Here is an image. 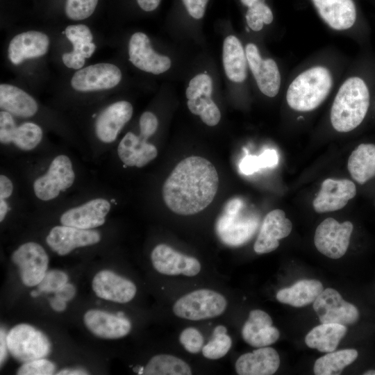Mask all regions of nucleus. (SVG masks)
I'll return each instance as SVG.
<instances>
[{
	"instance_id": "f257e3e1",
	"label": "nucleus",
	"mask_w": 375,
	"mask_h": 375,
	"mask_svg": "<svg viewBox=\"0 0 375 375\" xmlns=\"http://www.w3.org/2000/svg\"><path fill=\"white\" fill-rule=\"evenodd\" d=\"M218 186L215 166L204 158L190 156L179 162L165 181L162 197L172 212L191 215L211 203Z\"/></svg>"
},
{
	"instance_id": "f03ea898",
	"label": "nucleus",
	"mask_w": 375,
	"mask_h": 375,
	"mask_svg": "<svg viewBox=\"0 0 375 375\" xmlns=\"http://www.w3.org/2000/svg\"><path fill=\"white\" fill-rule=\"evenodd\" d=\"M370 102L368 87L359 76L346 78L340 85L333 101L330 120L340 133L353 131L365 119Z\"/></svg>"
},
{
	"instance_id": "7ed1b4c3",
	"label": "nucleus",
	"mask_w": 375,
	"mask_h": 375,
	"mask_svg": "<svg viewBox=\"0 0 375 375\" xmlns=\"http://www.w3.org/2000/svg\"><path fill=\"white\" fill-rule=\"evenodd\" d=\"M334 84L331 70L324 65H312L290 83L286 101L292 110L306 112L318 108L328 97Z\"/></svg>"
},
{
	"instance_id": "20e7f679",
	"label": "nucleus",
	"mask_w": 375,
	"mask_h": 375,
	"mask_svg": "<svg viewBox=\"0 0 375 375\" xmlns=\"http://www.w3.org/2000/svg\"><path fill=\"white\" fill-rule=\"evenodd\" d=\"M244 203L239 198L229 200L218 217L215 229L220 240L231 246H240L249 240L256 233L259 218L244 212Z\"/></svg>"
},
{
	"instance_id": "39448f33",
	"label": "nucleus",
	"mask_w": 375,
	"mask_h": 375,
	"mask_svg": "<svg viewBox=\"0 0 375 375\" xmlns=\"http://www.w3.org/2000/svg\"><path fill=\"white\" fill-rule=\"evenodd\" d=\"M226 307L227 301L222 294L209 289H200L179 298L172 310L180 318L198 321L218 317L224 312Z\"/></svg>"
},
{
	"instance_id": "423d86ee",
	"label": "nucleus",
	"mask_w": 375,
	"mask_h": 375,
	"mask_svg": "<svg viewBox=\"0 0 375 375\" xmlns=\"http://www.w3.org/2000/svg\"><path fill=\"white\" fill-rule=\"evenodd\" d=\"M6 340L8 352L23 363L45 358L51 351L46 335L28 324L13 326L7 333Z\"/></svg>"
},
{
	"instance_id": "0eeeda50",
	"label": "nucleus",
	"mask_w": 375,
	"mask_h": 375,
	"mask_svg": "<svg viewBox=\"0 0 375 375\" xmlns=\"http://www.w3.org/2000/svg\"><path fill=\"white\" fill-rule=\"evenodd\" d=\"M74 179L75 174L71 160L65 155H59L51 161L47 172L35 181V194L42 201L52 200L60 192L69 189Z\"/></svg>"
},
{
	"instance_id": "6e6552de",
	"label": "nucleus",
	"mask_w": 375,
	"mask_h": 375,
	"mask_svg": "<svg viewBox=\"0 0 375 375\" xmlns=\"http://www.w3.org/2000/svg\"><path fill=\"white\" fill-rule=\"evenodd\" d=\"M353 229L351 222L340 224L333 218H326L316 228L315 245L326 256L338 259L347 251Z\"/></svg>"
},
{
	"instance_id": "1a4fd4ad",
	"label": "nucleus",
	"mask_w": 375,
	"mask_h": 375,
	"mask_svg": "<svg viewBox=\"0 0 375 375\" xmlns=\"http://www.w3.org/2000/svg\"><path fill=\"white\" fill-rule=\"evenodd\" d=\"M12 262L18 267L24 285H38L47 272L49 257L38 243L28 242L19 246L12 255Z\"/></svg>"
},
{
	"instance_id": "9d476101",
	"label": "nucleus",
	"mask_w": 375,
	"mask_h": 375,
	"mask_svg": "<svg viewBox=\"0 0 375 375\" xmlns=\"http://www.w3.org/2000/svg\"><path fill=\"white\" fill-rule=\"evenodd\" d=\"M313 308L321 323L347 326L355 324L360 317L358 308L333 288L324 289L313 302Z\"/></svg>"
},
{
	"instance_id": "9b49d317",
	"label": "nucleus",
	"mask_w": 375,
	"mask_h": 375,
	"mask_svg": "<svg viewBox=\"0 0 375 375\" xmlns=\"http://www.w3.org/2000/svg\"><path fill=\"white\" fill-rule=\"evenodd\" d=\"M245 53L248 67L260 91L269 97L276 96L281 85V75L276 62L272 58H262L253 43L247 44Z\"/></svg>"
},
{
	"instance_id": "f8f14e48",
	"label": "nucleus",
	"mask_w": 375,
	"mask_h": 375,
	"mask_svg": "<svg viewBox=\"0 0 375 375\" xmlns=\"http://www.w3.org/2000/svg\"><path fill=\"white\" fill-rule=\"evenodd\" d=\"M151 260L158 272L168 276L182 274L192 277L197 275L201 268L197 258L179 253L165 244H158L153 248Z\"/></svg>"
},
{
	"instance_id": "ddd939ff",
	"label": "nucleus",
	"mask_w": 375,
	"mask_h": 375,
	"mask_svg": "<svg viewBox=\"0 0 375 375\" xmlns=\"http://www.w3.org/2000/svg\"><path fill=\"white\" fill-rule=\"evenodd\" d=\"M122 79L120 69L110 63H98L78 69L71 80L78 91L106 90L116 86Z\"/></svg>"
},
{
	"instance_id": "4468645a",
	"label": "nucleus",
	"mask_w": 375,
	"mask_h": 375,
	"mask_svg": "<svg viewBox=\"0 0 375 375\" xmlns=\"http://www.w3.org/2000/svg\"><path fill=\"white\" fill-rule=\"evenodd\" d=\"M100 240L97 231L65 225L53 227L46 238L48 246L60 256H65L78 247L97 244Z\"/></svg>"
},
{
	"instance_id": "2eb2a0df",
	"label": "nucleus",
	"mask_w": 375,
	"mask_h": 375,
	"mask_svg": "<svg viewBox=\"0 0 375 375\" xmlns=\"http://www.w3.org/2000/svg\"><path fill=\"white\" fill-rule=\"evenodd\" d=\"M128 54L130 61L136 67L153 74H162L171 67L169 58L155 52L148 36L141 32H137L131 36Z\"/></svg>"
},
{
	"instance_id": "dca6fc26",
	"label": "nucleus",
	"mask_w": 375,
	"mask_h": 375,
	"mask_svg": "<svg viewBox=\"0 0 375 375\" xmlns=\"http://www.w3.org/2000/svg\"><path fill=\"white\" fill-rule=\"evenodd\" d=\"M92 288L98 297L119 303L131 301L137 292L132 281L107 269L95 274Z\"/></svg>"
},
{
	"instance_id": "f3484780",
	"label": "nucleus",
	"mask_w": 375,
	"mask_h": 375,
	"mask_svg": "<svg viewBox=\"0 0 375 375\" xmlns=\"http://www.w3.org/2000/svg\"><path fill=\"white\" fill-rule=\"evenodd\" d=\"M292 224L281 209L268 212L261 225L258 235L253 245L254 251L258 254L274 251L279 246V240L288 236Z\"/></svg>"
},
{
	"instance_id": "a211bd4d",
	"label": "nucleus",
	"mask_w": 375,
	"mask_h": 375,
	"mask_svg": "<svg viewBox=\"0 0 375 375\" xmlns=\"http://www.w3.org/2000/svg\"><path fill=\"white\" fill-rule=\"evenodd\" d=\"M317 15L331 29L343 31L353 26L357 9L353 0H310Z\"/></svg>"
},
{
	"instance_id": "6ab92c4d",
	"label": "nucleus",
	"mask_w": 375,
	"mask_h": 375,
	"mask_svg": "<svg viewBox=\"0 0 375 375\" xmlns=\"http://www.w3.org/2000/svg\"><path fill=\"white\" fill-rule=\"evenodd\" d=\"M110 209V203L105 199L98 198L70 208L60 217L62 225L81 229H93L102 226Z\"/></svg>"
},
{
	"instance_id": "aec40b11",
	"label": "nucleus",
	"mask_w": 375,
	"mask_h": 375,
	"mask_svg": "<svg viewBox=\"0 0 375 375\" xmlns=\"http://www.w3.org/2000/svg\"><path fill=\"white\" fill-rule=\"evenodd\" d=\"M356 194V185L351 181L327 178L323 181L320 191L313 200V208L319 213L340 210Z\"/></svg>"
},
{
	"instance_id": "412c9836",
	"label": "nucleus",
	"mask_w": 375,
	"mask_h": 375,
	"mask_svg": "<svg viewBox=\"0 0 375 375\" xmlns=\"http://www.w3.org/2000/svg\"><path fill=\"white\" fill-rule=\"evenodd\" d=\"M86 328L94 335L104 339H118L127 335L131 330V322L124 315L92 309L83 317Z\"/></svg>"
},
{
	"instance_id": "4be33fe9",
	"label": "nucleus",
	"mask_w": 375,
	"mask_h": 375,
	"mask_svg": "<svg viewBox=\"0 0 375 375\" xmlns=\"http://www.w3.org/2000/svg\"><path fill=\"white\" fill-rule=\"evenodd\" d=\"M133 115L132 105L126 101L112 103L98 116L95 132L99 140L105 143L115 141Z\"/></svg>"
},
{
	"instance_id": "5701e85b",
	"label": "nucleus",
	"mask_w": 375,
	"mask_h": 375,
	"mask_svg": "<svg viewBox=\"0 0 375 375\" xmlns=\"http://www.w3.org/2000/svg\"><path fill=\"white\" fill-rule=\"evenodd\" d=\"M243 340L253 347H267L279 338L278 330L272 326L271 317L262 310H253L242 328Z\"/></svg>"
},
{
	"instance_id": "b1692460",
	"label": "nucleus",
	"mask_w": 375,
	"mask_h": 375,
	"mask_svg": "<svg viewBox=\"0 0 375 375\" xmlns=\"http://www.w3.org/2000/svg\"><path fill=\"white\" fill-rule=\"evenodd\" d=\"M280 365L277 351L268 347H260L251 353L241 355L235 362L239 375H272Z\"/></svg>"
},
{
	"instance_id": "393cba45",
	"label": "nucleus",
	"mask_w": 375,
	"mask_h": 375,
	"mask_svg": "<svg viewBox=\"0 0 375 375\" xmlns=\"http://www.w3.org/2000/svg\"><path fill=\"white\" fill-rule=\"evenodd\" d=\"M49 44L48 36L40 31H29L15 35L8 47V58L15 65L28 58L44 55Z\"/></svg>"
},
{
	"instance_id": "a878e982",
	"label": "nucleus",
	"mask_w": 375,
	"mask_h": 375,
	"mask_svg": "<svg viewBox=\"0 0 375 375\" xmlns=\"http://www.w3.org/2000/svg\"><path fill=\"white\" fill-rule=\"evenodd\" d=\"M142 135L127 133L120 141L117 153L122 162L129 167H142L156 158V147Z\"/></svg>"
},
{
	"instance_id": "bb28decb",
	"label": "nucleus",
	"mask_w": 375,
	"mask_h": 375,
	"mask_svg": "<svg viewBox=\"0 0 375 375\" xmlns=\"http://www.w3.org/2000/svg\"><path fill=\"white\" fill-rule=\"evenodd\" d=\"M222 58L228 79L235 83H242L247 78L248 62L245 50L235 36L229 35L225 38Z\"/></svg>"
},
{
	"instance_id": "cd10ccee",
	"label": "nucleus",
	"mask_w": 375,
	"mask_h": 375,
	"mask_svg": "<svg viewBox=\"0 0 375 375\" xmlns=\"http://www.w3.org/2000/svg\"><path fill=\"white\" fill-rule=\"evenodd\" d=\"M0 107L12 115L31 117L38 111L35 99L20 88L9 84L0 85Z\"/></svg>"
},
{
	"instance_id": "c85d7f7f",
	"label": "nucleus",
	"mask_w": 375,
	"mask_h": 375,
	"mask_svg": "<svg viewBox=\"0 0 375 375\" xmlns=\"http://www.w3.org/2000/svg\"><path fill=\"white\" fill-rule=\"evenodd\" d=\"M324 290L322 283L315 279H303L289 288L280 290L276 299L294 307H303L313 303Z\"/></svg>"
},
{
	"instance_id": "c756f323",
	"label": "nucleus",
	"mask_w": 375,
	"mask_h": 375,
	"mask_svg": "<svg viewBox=\"0 0 375 375\" xmlns=\"http://www.w3.org/2000/svg\"><path fill=\"white\" fill-rule=\"evenodd\" d=\"M347 331V328L344 325L322 323L306 335L305 342L310 348L329 353L336 349Z\"/></svg>"
},
{
	"instance_id": "7c9ffc66",
	"label": "nucleus",
	"mask_w": 375,
	"mask_h": 375,
	"mask_svg": "<svg viewBox=\"0 0 375 375\" xmlns=\"http://www.w3.org/2000/svg\"><path fill=\"white\" fill-rule=\"evenodd\" d=\"M348 169L352 178L364 184L375 176V144H360L351 153Z\"/></svg>"
},
{
	"instance_id": "2f4dec72",
	"label": "nucleus",
	"mask_w": 375,
	"mask_h": 375,
	"mask_svg": "<svg viewBox=\"0 0 375 375\" xmlns=\"http://www.w3.org/2000/svg\"><path fill=\"white\" fill-rule=\"evenodd\" d=\"M358 356V351L353 349L329 352L315 361L314 373L316 375L340 374L344 368L353 362Z\"/></svg>"
},
{
	"instance_id": "473e14b6",
	"label": "nucleus",
	"mask_w": 375,
	"mask_h": 375,
	"mask_svg": "<svg viewBox=\"0 0 375 375\" xmlns=\"http://www.w3.org/2000/svg\"><path fill=\"white\" fill-rule=\"evenodd\" d=\"M145 375H191L190 365L172 355L159 354L153 356L142 369Z\"/></svg>"
},
{
	"instance_id": "72a5a7b5",
	"label": "nucleus",
	"mask_w": 375,
	"mask_h": 375,
	"mask_svg": "<svg viewBox=\"0 0 375 375\" xmlns=\"http://www.w3.org/2000/svg\"><path fill=\"white\" fill-rule=\"evenodd\" d=\"M42 138L41 128L34 123L26 122L15 128L10 143H13L22 150L31 151L40 144Z\"/></svg>"
},
{
	"instance_id": "f704fd0d",
	"label": "nucleus",
	"mask_w": 375,
	"mask_h": 375,
	"mask_svg": "<svg viewBox=\"0 0 375 375\" xmlns=\"http://www.w3.org/2000/svg\"><path fill=\"white\" fill-rule=\"evenodd\" d=\"M187 105L190 112L199 115L202 122L208 126H215L220 121L221 112L211 96L202 95L188 99Z\"/></svg>"
},
{
	"instance_id": "c9c22d12",
	"label": "nucleus",
	"mask_w": 375,
	"mask_h": 375,
	"mask_svg": "<svg viewBox=\"0 0 375 375\" xmlns=\"http://www.w3.org/2000/svg\"><path fill=\"white\" fill-rule=\"evenodd\" d=\"M278 163V156L275 149H268L259 156L247 153L239 165L240 172L244 175H251L260 169L273 168Z\"/></svg>"
},
{
	"instance_id": "e433bc0d",
	"label": "nucleus",
	"mask_w": 375,
	"mask_h": 375,
	"mask_svg": "<svg viewBox=\"0 0 375 375\" xmlns=\"http://www.w3.org/2000/svg\"><path fill=\"white\" fill-rule=\"evenodd\" d=\"M245 17L248 26L254 31H260L274 19L271 8L261 0L248 8Z\"/></svg>"
},
{
	"instance_id": "4c0bfd02",
	"label": "nucleus",
	"mask_w": 375,
	"mask_h": 375,
	"mask_svg": "<svg viewBox=\"0 0 375 375\" xmlns=\"http://www.w3.org/2000/svg\"><path fill=\"white\" fill-rule=\"evenodd\" d=\"M231 345V338L226 333H213L212 340L202 348V353L208 359L217 360L226 356Z\"/></svg>"
},
{
	"instance_id": "58836bf2",
	"label": "nucleus",
	"mask_w": 375,
	"mask_h": 375,
	"mask_svg": "<svg viewBox=\"0 0 375 375\" xmlns=\"http://www.w3.org/2000/svg\"><path fill=\"white\" fill-rule=\"evenodd\" d=\"M98 0H67L65 13L73 20H82L94 12Z\"/></svg>"
},
{
	"instance_id": "ea45409f",
	"label": "nucleus",
	"mask_w": 375,
	"mask_h": 375,
	"mask_svg": "<svg viewBox=\"0 0 375 375\" xmlns=\"http://www.w3.org/2000/svg\"><path fill=\"white\" fill-rule=\"evenodd\" d=\"M212 92V81L206 74H199L192 78L186 89L185 94L188 99L208 95L211 96Z\"/></svg>"
},
{
	"instance_id": "a19ab883",
	"label": "nucleus",
	"mask_w": 375,
	"mask_h": 375,
	"mask_svg": "<svg viewBox=\"0 0 375 375\" xmlns=\"http://www.w3.org/2000/svg\"><path fill=\"white\" fill-rule=\"evenodd\" d=\"M56 367L51 361L43 358L36 359L23 363L18 369L19 375H51L56 372Z\"/></svg>"
},
{
	"instance_id": "79ce46f5",
	"label": "nucleus",
	"mask_w": 375,
	"mask_h": 375,
	"mask_svg": "<svg viewBox=\"0 0 375 375\" xmlns=\"http://www.w3.org/2000/svg\"><path fill=\"white\" fill-rule=\"evenodd\" d=\"M68 281L67 274L60 270L53 269L46 272L38 285L39 292H55Z\"/></svg>"
},
{
	"instance_id": "37998d69",
	"label": "nucleus",
	"mask_w": 375,
	"mask_h": 375,
	"mask_svg": "<svg viewBox=\"0 0 375 375\" xmlns=\"http://www.w3.org/2000/svg\"><path fill=\"white\" fill-rule=\"evenodd\" d=\"M179 341L185 349L191 353H197L203 348V338L193 327L185 328L180 334Z\"/></svg>"
},
{
	"instance_id": "c03bdc74",
	"label": "nucleus",
	"mask_w": 375,
	"mask_h": 375,
	"mask_svg": "<svg viewBox=\"0 0 375 375\" xmlns=\"http://www.w3.org/2000/svg\"><path fill=\"white\" fill-rule=\"evenodd\" d=\"M68 40L72 42H90L93 37L90 28L84 24L68 26L65 32Z\"/></svg>"
},
{
	"instance_id": "a18cd8bd",
	"label": "nucleus",
	"mask_w": 375,
	"mask_h": 375,
	"mask_svg": "<svg viewBox=\"0 0 375 375\" xmlns=\"http://www.w3.org/2000/svg\"><path fill=\"white\" fill-rule=\"evenodd\" d=\"M12 115L5 110L0 112V141L3 144L10 143L12 133L16 127Z\"/></svg>"
},
{
	"instance_id": "49530a36",
	"label": "nucleus",
	"mask_w": 375,
	"mask_h": 375,
	"mask_svg": "<svg viewBox=\"0 0 375 375\" xmlns=\"http://www.w3.org/2000/svg\"><path fill=\"white\" fill-rule=\"evenodd\" d=\"M158 126L156 116L149 111L144 112L140 118V135L148 139L155 133Z\"/></svg>"
},
{
	"instance_id": "de8ad7c7",
	"label": "nucleus",
	"mask_w": 375,
	"mask_h": 375,
	"mask_svg": "<svg viewBox=\"0 0 375 375\" xmlns=\"http://www.w3.org/2000/svg\"><path fill=\"white\" fill-rule=\"evenodd\" d=\"M188 13L193 18L199 19L205 13L208 0H182Z\"/></svg>"
},
{
	"instance_id": "09e8293b",
	"label": "nucleus",
	"mask_w": 375,
	"mask_h": 375,
	"mask_svg": "<svg viewBox=\"0 0 375 375\" xmlns=\"http://www.w3.org/2000/svg\"><path fill=\"white\" fill-rule=\"evenodd\" d=\"M62 62L69 68L78 69L85 64V58L73 51L65 53L62 56Z\"/></svg>"
},
{
	"instance_id": "8fccbe9b",
	"label": "nucleus",
	"mask_w": 375,
	"mask_h": 375,
	"mask_svg": "<svg viewBox=\"0 0 375 375\" xmlns=\"http://www.w3.org/2000/svg\"><path fill=\"white\" fill-rule=\"evenodd\" d=\"M73 44V52L78 53L85 58H90L95 51L96 46L91 42H74Z\"/></svg>"
},
{
	"instance_id": "3c124183",
	"label": "nucleus",
	"mask_w": 375,
	"mask_h": 375,
	"mask_svg": "<svg viewBox=\"0 0 375 375\" xmlns=\"http://www.w3.org/2000/svg\"><path fill=\"white\" fill-rule=\"evenodd\" d=\"M55 296L65 301H70L76 294L75 287L71 283H65L55 292Z\"/></svg>"
},
{
	"instance_id": "603ef678",
	"label": "nucleus",
	"mask_w": 375,
	"mask_h": 375,
	"mask_svg": "<svg viewBox=\"0 0 375 375\" xmlns=\"http://www.w3.org/2000/svg\"><path fill=\"white\" fill-rule=\"evenodd\" d=\"M12 181L5 175L0 176V199L8 198L12 193Z\"/></svg>"
},
{
	"instance_id": "864d4df0",
	"label": "nucleus",
	"mask_w": 375,
	"mask_h": 375,
	"mask_svg": "<svg viewBox=\"0 0 375 375\" xmlns=\"http://www.w3.org/2000/svg\"><path fill=\"white\" fill-rule=\"evenodd\" d=\"M6 335L5 331L1 328L0 332V361L1 365L5 361L8 351Z\"/></svg>"
},
{
	"instance_id": "5fc2aeb1",
	"label": "nucleus",
	"mask_w": 375,
	"mask_h": 375,
	"mask_svg": "<svg viewBox=\"0 0 375 375\" xmlns=\"http://www.w3.org/2000/svg\"><path fill=\"white\" fill-rule=\"evenodd\" d=\"M161 0H137L139 6L144 11H153L158 8Z\"/></svg>"
},
{
	"instance_id": "6e6d98bb",
	"label": "nucleus",
	"mask_w": 375,
	"mask_h": 375,
	"mask_svg": "<svg viewBox=\"0 0 375 375\" xmlns=\"http://www.w3.org/2000/svg\"><path fill=\"white\" fill-rule=\"evenodd\" d=\"M50 306L56 312H62L66 309V301L56 297L50 300Z\"/></svg>"
},
{
	"instance_id": "4d7b16f0",
	"label": "nucleus",
	"mask_w": 375,
	"mask_h": 375,
	"mask_svg": "<svg viewBox=\"0 0 375 375\" xmlns=\"http://www.w3.org/2000/svg\"><path fill=\"white\" fill-rule=\"evenodd\" d=\"M58 375H85L88 374V372L83 369H63L56 373Z\"/></svg>"
},
{
	"instance_id": "13d9d810",
	"label": "nucleus",
	"mask_w": 375,
	"mask_h": 375,
	"mask_svg": "<svg viewBox=\"0 0 375 375\" xmlns=\"http://www.w3.org/2000/svg\"><path fill=\"white\" fill-rule=\"evenodd\" d=\"M8 205L7 202L3 199H0V221L2 222L8 211Z\"/></svg>"
},
{
	"instance_id": "bf43d9fd",
	"label": "nucleus",
	"mask_w": 375,
	"mask_h": 375,
	"mask_svg": "<svg viewBox=\"0 0 375 375\" xmlns=\"http://www.w3.org/2000/svg\"><path fill=\"white\" fill-rule=\"evenodd\" d=\"M259 1L260 0H240L242 3L248 8L251 7V6H253V4H255L256 2Z\"/></svg>"
},
{
	"instance_id": "052dcab7",
	"label": "nucleus",
	"mask_w": 375,
	"mask_h": 375,
	"mask_svg": "<svg viewBox=\"0 0 375 375\" xmlns=\"http://www.w3.org/2000/svg\"><path fill=\"white\" fill-rule=\"evenodd\" d=\"M364 375H375V369H369L363 373Z\"/></svg>"
},
{
	"instance_id": "680f3d73",
	"label": "nucleus",
	"mask_w": 375,
	"mask_h": 375,
	"mask_svg": "<svg viewBox=\"0 0 375 375\" xmlns=\"http://www.w3.org/2000/svg\"><path fill=\"white\" fill-rule=\"evenodd\" d=\"M39 291V290H38ZM38 291H36V290H33L31 292V295L33 297H36L39 295V292Z\"/></svg>"
}]
</instances>
